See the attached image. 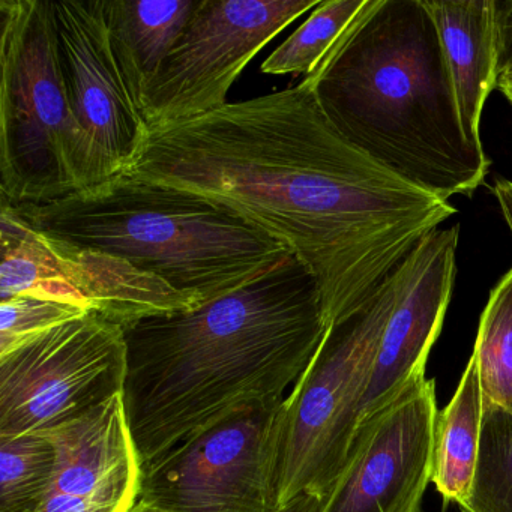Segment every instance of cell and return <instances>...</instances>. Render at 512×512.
Returning a JSON list of instances; mask_svg holds the SVG:
<instances>
[{"label": "cell", "instance_id": "44dd1931", "mask_svg": "<svg viewBox=\"0 0 512 512\" xmlns=\"http://www.w3.org/2000/svg\"><path fill=\"white\" fill-rule=\"evenodd\" d=\"M367 0H326L314 8L307 22L296 29L268 59L262 73L271 76L304 74L310 76L338 38L361 13Z\"/></svg>", "mask_w": 512, "mask_h": 512}, {"label": "cell", "instance_id": "484cf974", "mask_svg": "<svg viewBox=\"0 0 512 512\" xmlns=\"http://www.w3.org/2000/svg\"><path fill=\"white\" fill-rule=\"evenodd\" d=\"M497 89L505 95L506 100L512 104V59L502 65L497 79Z\"/></svg>", "mask_w": 512, "mask_h": 512}, {"label": "cell", "instance_id": "2e32d148", "mask_svg": "<svg viewBox=\"0 0 512 512\" xmlns=\"http://www.w3.org/2000/svg\"><path fill=\"white\" fill-rule=\"evenodd\" d=\"M200 2L202 0H106L113 40L143 98Z\"/></svg>", "mask_w": 512, "mask_h": 512}, {"label": "cell", "instance_id": "ac0fdd59", "mask_svg": "<svg viewBox=\"0 0 512 512\" xmlns=\"http://www.w3.org/2000/svg\"><path fill=\"white\" fill-rule=\"evenodd\" d=\"M0 233V301L35 296L91 311L68 280L49 239L25 223L7 202H2Z\"/></svg>", "mask_w": 512, "mask_h": 512}, {"label": "cell", "instance_id": "4fadbf2b", "mask_svg": "<svg viewBox=\"0 0 512 512\" xmlns=\"http://www.w3.org/2000/svg\"><path fill=\"white\" fill-rule=\"evenodd\" d=\"M40 433L58 451L55 479L40 512L133 511L143 469L122 394L74 421Z\"/></svg>", "mask_w": 512, "mask_h": 512}, {"label": "cell", "instance_id": "5b68a950", "mask_svg": "<svg viewBox=\"0 0 512 512\" xmlns=\"http://www.w3.org/2000/svg\"><path fill=\"white\" fill-rule=\"evenodd\" d=\"M0 196L40 205L85 190L88 143L49 0H0Z\"/></svg>", "mask_w": 512, "mask_h": 512}, {"label": "cell", "instance_id": "d4e9b609", "mask_svg": "<svg viewBox=\"0 0 512 512\" xmlns=\"http://www.w3.org/2000/svg\"><path fill=\"white\" fill-rule=\"evenodd\" d=\"M493 193L499 202L500 211H502L503 218H505L512 235V181L497 179Z\"/></svg>", "mask_w": 512, "mask_h": 512}, {"label": "cell", "instance_id": "9c48e42d", "mask_svg": "<svg viewBox=\"0 0 512 512\" xmlns=\"http://www.w3.org/2000/svg\"><path fill=\"white\" fill-rule=\"evenodd\" d=\"M320 0H202L146 88L149 127L221 109L242 71L281 31Z\"/></svg>", "mask_w": 512, "mask_h": 512}, {"label": "cell", "instance_id": "7c38bea8", "mask_svg": "<svg viewBox=\"0 0 512 512\" xmlns=\"http://www.w3.org/2000/svg\"><path fill=\"white\" fill-rule=\"evenodd\" d=\"M458 238V224L433 230L392 272L394 305L377 346L359 425L424 379L451 302Z\"/></svg>", "mask_w": 512, "mask_h": 512}, {"label": "cell", "instance_id": "603a6c76", "mask_svg": "<svg viewBox=\"0 0 512 512\" xmlns=\"http://www.w3.org/2000/svg\"><path fill=\"white\" fill-rule=\"evenodd\" d=\"M86 313L89 311L85 308L35 296H17L0 301V356Z\"/></svg>", "mask_w": 512, "mask_h": 512}, {"label": "cell", "instance_id": "4316f807", "mask_svg": "<svg viewBox=\"0 0 512 512\" xmlns=\"http://www.w3.org/2000/svg\"><path fill=\"white\" fill-rule=\"evenodd\" d=\"M131 512H167L164 509L155 508V506L146 505V503L139 502L137 500L136 506H134Z\"/></svg>", "mask_w": 512, "mask_h": 512}, {"label": "cell", "instance_id": "d6986e66", "mask_svg": "<svg viewBox=\"0 0 512 512\" xmlns=\"http://www.w3.org/2000/svg\"><path fill=\"white\" fill-rule=\"evenodd\" d=\"M472 355L478 364L484 410L512 415V268L491 290Z\"/></svg>", "mask_w": 512, "mask_h": 512}, {"label": "cell", "instance_id": "7402d4cb", "mask_svg": "<svg viewBox=\"0 0 512 512\" xmlns=\"http://www.w3.org/2000/svg\"><path fill=\"white\" fill-rule=\"evenodd\" d=\"M461 512H512V415L485 409L472 493Z\"/></svg>", "mask_w": 512, "mask_h": 512}, {"label": "cell", "instance_id": "30bf717a", "mask_svg": "<svg viewBox=\"0 0 512 512\" xmlns=\"http://www.w3.org/2000/svg\"><path fill=\"white\" fill-rule=\"evenodd\" d=\"M71 104L88 143L86 188L130 172L148 148L143 95L119 55L106 0L53 2Z\"/></svg>", "mask_w": 512, "mask_h": 512}, {"label": "cell", "instance_id": "ba28073f", "mask_svg": "<svg viewBox=\"0 0 512 512\" xmlns=\"http://www.w3.org/2000/svg\"><path fill=\"white\" fill-rule=\"evenodd\" d=\"M124 328L97 311L0 356V439L52 430L122 394Z\"/></svg>", "mask_w": 512, "mask_h": 512}, {"label": "cell", "instance_id": "5bb4252c", "mask_svg": "<svg viewBox=\"0 0 512 512\" xmlns=\"http://www.w3.org/2000/svg\"><path fill=\"white\" fill-rule=\"evenodd\" d=\"M445 53L461 128L467 142L482 148V110L497 89L500 25L497 0H424Z\"/></svg>", "mask_w": 512, "mask_h": 512}, {"label": "cell", "instance_id": "3957f363", "mask_svg": "<svg viewBox=\"0 0 512 512\" xmlns=\"http://www.w3.org/2000/svg\"><path fill=\"white\" fill-rule=\"evenodd\" d=\"M301 83L352 145L398 178L448 202L484 184L490 160L464 136L424 0H367Z\"/></svg>", "mask_w": 512, "mask_h": 512}, {"label": "cell", "instance_id": "ffe728a7", "mask_svg": "<svg viewBox=\"0 0 512 512\" xmlns=\"http://www.w3.org/2000/svg\"><path fill=\"white\" fill-rule=\"evenodd\" d=\"M56 463V446L44 434L0 439V512H40Z\"/></svg>", "mask_w": 512, "mask_h": 512}, {"label": "cell", "instance_id": "6da1fadb", "mask_svg": "<svg viewBox=\"0 0 512 512\" xmlns=\"http://www.w3.org/2000/svg\"><path fill=\"white\" fill-rule=\"evenodd\" d=\"M125 176L203 197L286 247L316 278L329 328L457 212L352 145L302 83L152 128Z\"/></svg>", "mask_w": 512, "mask_h": 512}, {"label": "cell", "instance_id": "e0dca14e", "mask_svg": "<svg viewBox=\"0 0 512 512\" xmlns=\"http://www.w3.org/2000/svg\"><path fill=\"white\" fill-rule=\"evenodd\" d=\"M484 398L475 356H470L457 391L437 415L433 484L443 503L467 502L481 448Z\"/></svg>", "mask_w": 512, "mask_h": 512}, {"label": "cell", "instance_id": "7a4b0ae2", "mask_svg": "<svg viewBox=\"0 0 512 512\" xmlns=\"http://www.w3.org/2000/svg\"><path fill=\"white\" fill-rule=\"evenodd\" d=\"M328 329L292 253L235 292L124 328L122 401L142 469L244 404L286 398Z\"/></svg>", "mask_w": 512, "mask_h": 512}, {"label": "cell", "instance_id": "8992f818", "mask_svg": "<svg viewBox=\"0 0 512 512\" xmlns=\"http://www.w3.org/2000/svg\"><path fill=\"white\" fill-rule=\"evenodd\" d=\"M394 305L392 274L373 298L326 332L284 400L281 506L304 493L328 497L346 464L383 328Z\"/></svg>", "mask_w": 512, "mask_h": 512}, {"label": "cell", "instance_id": "277c9868", "mask_svg": "<svg viewBox=\"0 0 512 512\" xmlns=\"http://www.w3.org/2000/svg\"><path fill=\"white\" fill-rule=\"evenodd\" d=\"M11 206L47 238L127 260L199 305L247 286L290 253L223 206L125 175Z\"/></svg>", "mask_w": 512, "mask_h": 512}, {"label": "cell", "instance_id": "8fae6325", "mask_svg": "<svg viewBox=\"0 0 512 512\" xmlns=\"http://www.w3.org/2000/svg\"><path fill=\"white\" fill-rule=\"evenodd\" d=\"M437 415L436 382L424 377L362 422L322 512H422Z\"/></svg>", "mask_w": 512, "mask_h": 512}, {"label": "cell", "instance_id": "cb8c5ba5", "mask_svg": "<svg viewBox=\"0 0 512 512\" xmlns=\"http://www.w3.org/2000/svg\"><path fill=\"white\" fill-rule=\"evenodd\" d=\"M500 25V68L512 59V0L497 2Z\"/></svg>", "mask_w": 512, "mask_h": 512}, {"label": "cell", "instance_id": "9a60e30c", "mask_svg": "<svg viewBox=\"0 0 512 512\" xmlns=\"http://www.w3.org/2000/svg\"><path fill=\"white\" fill-rule=\"evenodd\" d=\"M47 239L59 254L68 280L91 311H97L122 328L146 317L199 307L160 278L140 271L127 260Z\"/></svg>", "mask_w": 512, "mask_h": 512}, {"label": "cell", "instance_id": "52a82bcc", "mask_svg": "<svg viewBox=\"0 0 512 512\" xmlns=\"http://www.w3.org/2000/svg\"><path fill=\"white\" fill-rule=\"evenodd\" d=\"M284 400L244 404L143 467L139 502L167 512H278Z\"/></svg>", "mask_w": 512, "mask_h": 512}]
</instances>
